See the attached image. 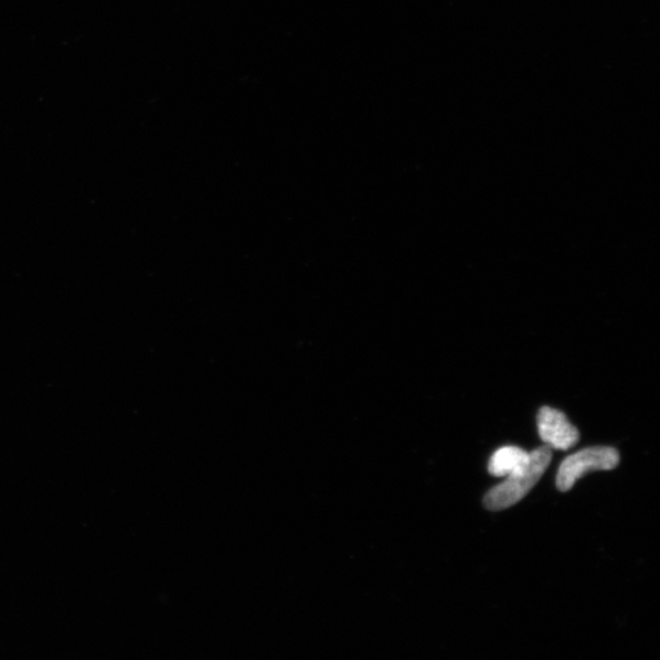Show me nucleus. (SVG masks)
<instances>
[{"mask_svg": "<svg viewBox=\"0 0 660 660\" xmlns=\"http://www.w3.org/2000/svg\"><path fill=\"white\" fill-rule=\"evenodd\" d=\"M537 428L540 440L549 448L569 451L580 440V433L566 417V413L549 407H543L537 414Z\"/></svg>", "mask_w": 660, "mask_h": 660, "instance_id": "3", "label": "nucleus"}, {"mask_svg": "<svg viewBox=\"0 0 660 660\" xmlns=\"http://www.w3.org/2000/svg\"><path fill=\"white\" fill-rule=\"evenodd\" d=\"M530 463V453L517 446H504L497 451L488 464V473L504 477L523 471Z\"/></svg>", "mask_w": 660, "mask_h": 660, "instance_id": "4", "label": "nucleus"}, {"mask_svg": "<svg viewBox=\"0 0 660 660\" xmlns=\"http://www.w3.org/2000/svg\"><path fill=\"white\" fill-rule=\"evenodd\" d=\"M621 455L612 446H593L567 457L559 466L557 488L568 492L585 474L611 471L619 465Z\"/></svg>", "mask_w": 660, "mask_h": 660, "instance_id": "2", "label": "nucleus"}, {"mask_svg": "<svg viewBox=\"0 0 660 660\" xmlns=\"http://www.w3.org/2000/svg\"><path fill=\"white\" fill-rule=\"evenodd\" d=\"M551 448L543 445L530 453V463L514 475L508 476L507 480L489 491L483 499V504L488 510L500 511L515 505L540 480L551 462Z\"/></svg>", "mask_w": 660, "mask_h": 660, "instance_id": "1", "label": "nucleus"}]
</instances>
